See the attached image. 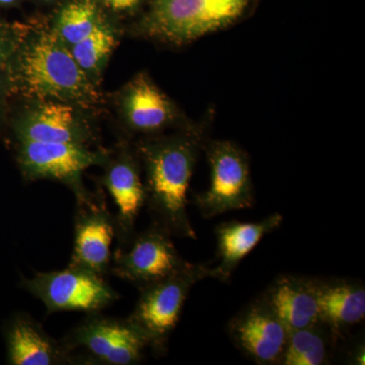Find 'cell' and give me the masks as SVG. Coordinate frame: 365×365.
I'll list each match as a JSON object with an SVG mask.
<instances>
[{"mask_svg": "<svg viewBox=\"0 0 365 365\" xmlns=\"http://www.w3.org/2000/svg\"><path fill=\"white\" fill-rule=\"evenodd\" d=\"M121 107L127 126L137 133L153 136L177 125L182 129L195 126L185 121L177 106L144 73L126 86Z\"/></svg>", "mask_w": 365, "mask_h": 365, "instance_id": "14", "label": "cell"}, {"mask_svg": "<svg viewBox=\"0 0 365 365\" xmlns=\"http://www.w3.org/2000/svg\"><path fill=\"white\" fill-rule=\"evenodd\" d=\"M210 165V185L194 197V203L204 218L249 208L254 203L253 182L247 153L227 140L204 143Z\"/></svg>", "mask_w": 365, "mask_h": 365, "instance_id": "6", "label": "cell"}, {"mask_svg": "<svg viewBox=\"0 0 365 365\" xmlns=\"http://www.w3.org/2000/svg\"><path fill=\"white\" fill-rule=\"evenodd\" d=\"M198 125L169 136H148L135 153L145 173V207L153 223L173 237L196 240L187 211L190 181L204 145Z\"/></svg>", "mask_w": 365, "mask_h": 365, "instance_id": "1", "label": "cell"}, {"mask_svg": "<svg viewBox=\"0 0 365 365\" xmlns=\"http://www.w3.org/2000/svg\"><path fill=\"white\" fill-rule=\"evenodd\" d=\"M206 278L215 279V269L204 264L190 263L179 272L139 289L136 306L127 319L157 356L167 352L170 335L192 287Z\"/></svg>", "mask_w": 365, "mask_h": 365, "instance_id": "4", "label": "cell"}, {"mask_svg": "<svg viewBox=\"0 0 365 365\" xmlns=\"http://www.w3.org/2000/svg\"><path fill=\"white\" fill-rule=\"evenodd\" d=\"M337 338L322 323L292 331L281 365H324L331 361Z\"/></svg>", "mask_w": 365, "mask_h": 365, "instance_id": "19", "label": "cell"}, {"mask_svg": "<svg viewBox=\"0 0 365 365\" xmlns=\"http://www.w3.org/2000/svg\"><path fill=\"white\" fill-rule=\"evenodd\" d=\"M6 86V76L2 74V71L0 69V105H1L2 100H4Z\"/></svg>", "mask_w": 365, "mask_h": 365, "instance_id": "24", "label": "cell"}, {"mask_svg": "<svg viewBox=\"0 0 365 365\" xmlns=\"http://www.w3.org/2000/svg\"><path fill=\"white\" fill-rule=\"evenodd\" d=\"M103 167L105 173L102 184L116 207V240L119 246H124L136 234L137 218L141 209L145 207V187L141 179L140 162L135 151L124 143L116 153H110Z\"/></svg>", "mask_w": 365, "mask_h": 365, "instance_id": "12", "label": "cell"}, {"mask_svg": "<svg viewBox=\"0 0 365 365\" xmlns=\"http://www.w3.org/2000/svg\"><path fill=\"white\" fill-rule=\"evenodd\" d=\"M103 20L96 0H71L59 9L51 29L69 48L88 37Z\"/></svg>", "mask_w": 365, "mask_h": 365, "instance_id": "20", "label": "cell"}, {"mask_svg": "<svg viewBox=\"0 0 365 365\" xmlns=\"http://www.w3.org/2000/svg\"><path fill=\"white\" fill-rule=\"evenodd\" d=\"M19 0H0V6H11L16 4Z\"/></svg>", "mask_w": 365, "mask_h": 365, "instance_id": "25", "label": "cell"}, {"mask_svg": "<svg viewBox=\"0 0 365 365\" xmlns=\"http://www.w3.org/2000/svg\"><path fill=\"white\" fill-rule=\"evenodd\" d=\"M73 364L134 365L148 345L127 319L88 314L61 340Z\"/></svg>", "mask_w": 365, "mask_h": 365, "instance_id": "5", "label": "cell"}, {"mask_svg": "<svg viewBox=\"0 0 365 365\" xmlns=\"http://www.w3.org/2000/svg\"><path fill=\"white\" fill-rule=\"evenodd\" d=\"M104 6L118 11H129L138 4L139 0H100Z\"/></svg>", "mask_w": 365, "mask_h": 365, "instance_id": "23", "label": "cell"}, {"mask_svg": "<svg viewBox=\"0 0 365 365\" xmlns=\"http://www.w3.org/2000/svg\"><path fill=\"white\" fill-rule=\"evenodd\" d=\"M21 285L45 304L47 314L100 313L120 297L105 277L72 265L63 270L36 273L21 280Z\"/></svg>", "mask_w": 365, "mask_h": 365, "instance_id": "7", "label": "cell"}, {"mask_svg": "<svg viewBox=\"0 0 365 365\" xmlns=\"http://www.w3.org/2000/svg\"><path fill=\"white\" fill-rule=\"evenodd\" d=\"M114 239V215L107 207L104 196L91 193L85 200L76 201L73 250L69 265L105 277L111 268Z\"/></svg>", "mask_w": 365, "mask_h": 365, "instance_id": "10", "label": "cell"}, {"mask_svg": "<svg viewBox=\"0 0 365 365\" xmlns=\"http://www.w3.org/2000/svg\"><path fill=\"white\" fill-rule=\"evenodd\" d=\"M261 297L288 332L319 322L314 278L281 275L274 279Z\"/></svg>", "mask_w": 365, "mask_h": 365, "instance_id": "17", "label": "cell"}, {"mask_svg": "<svg viewBox=\"0 0 365 365\" xmlns=\"http://www.w3.org/2000/svg\"><path fill=\"white\" fill-rule=\"evenodd\" d=\"M167 230L151 223L137 232L128 244L113 253L110 272L138 289L157 283L187 267Z\"/></svg>", "mask_w": 365, "mask_h": 365, "instance_id": "9", "label": "cell"}, {"mask_svg": "<svg viewBox=\"0 0 365 365\" xmlns=\"http://www.w3.org/2000/svg\"><path fill=\"white\" fill-rule=\"evenodd\" d=\"M18 33H14L9 26L0 24V69L9 64L13 58L18 45Z\"/></svg>", "mask_w": 365, "mask_h": 365, "instance_id": "22", "label": "cell"}, {"mask_svg": "<svg viewBox=\"0 0 365 365\" xmlns=\"http://www.w3.org/2000/svg\"><path fill=\"white\" fill-rule=\"evenodd\" d=\"M319 321L337 339L365 318V287L361 281L314 278Z\"/></svg>", "mask_w": 365, "mask_h": 365, "instance_id": "16", "label": "cell"}, {"mask_svg": "<svg viewBox=\"0 0 365 365\" xmlns=\"http://www.w3.org/2000/svg\"><path fill=\"white\" fill-rule=\"evenodd\" d=\"M76 106L55 100H38L14 124L19 141L86 144L95 133Z\"/></svg>", "mask_w": 365, "mask_h": 365, "instance_id": "13", "label": "cell"}, {"mask_svg": "<svg viewBox=\"0 0 365 365\" xmlns=\"http://www.w3.org/2000/svg\"><path fill=\"white\" fill-rule=\"evenodd\" d=\"M110 153L91 150L86 144L19 141L16 160L28 181L54 180L68 187L76 201H83L91 194L83 185V172L104 165Z\"/></svg>", "mask_w": 365, "mask_h": 365, "instance_id": "8", "label": "cell"}, {"mask_svg": "<svg viewBox=\"0 0 365 365\" xmlns=\"http://www.w3.org/2000/svg\"><path fill=\"white\" fill-rule=\"evenodd\" d=\"M250 0H153L140 29L143 35L185 45L234 25Z\"/></svg>", "mask_w": 365, "mask_h": 365, "instance_id": "3", "label": "cell"}, {"mask_svg": "<svg viewBox=\"0 0 365 365\" xmlns=\"http://www.w3.org/2000/svg\"><path fill=\"white\" fill-rule=\"evenodd\" d=\"M282 222V215L274 213L261 222L232 220L218 225L215 235L220 264L213 268L215 279L227 282L242 259L256 248L266 235L279 227Z\"/></svg>", "mask_w": 365, "mask_h": 365, "instance_id": "18", "label": "cell"}, {"mask_svg": "<svg viewBox=\"0 0 365 365\" xmlns=\"http://www.w3.org/2000/svg\"><path fill=\"white\" fill-rule=\"evenodd\" d=\"M19 36L11 62L14 81L38 100H55L81 108L100 101L95 83L79 68L71 50L52 29Z\"/></svg>", "mask_w": 365, "mask_h": 365, "instance_id": "2", "label": "cell"}, {"mask_svg": "<svg viewBox=\"0 0 365 365\" xmlns=\"http://www.w3.org/2000/svg\"><path fill=\"white\" fill-rule=\"evenodd\" d=\"M116 43L114 29L103 20L88 37L69 47V50L79 68L93 81L100 76Z\"/></svg>", "mask_w": 365, "mask_h": 365, "instance_id": "21", "label": "cell"}, {"mask_svg": "<svg viewBox=\"0 0 365 365\" xmlns=\"http://www.w3.org/2000/svg\"><path fill=\"white\" fill-rule=\"evenodd\" d=\"M7 364L11 365L73 364L62 341L54 339L28 313L14 314L4 326Z\"/></svg>", "mask_w": 365, "mask_h": 365, "instance_id": "15", "label": "cell"}, {"mask_svg": "<svg viewBox=\"0 0 365 365\" xmlns=\"http://www.w3.org/2000/svg\"><path fill=\"white\" fill-rule=\"evenodd\" d=\"M227 332L255 364L281 365L289 332L261 295L228 322Z\"/></svg>", "mask_w": 365, "mask_h": 365, "instance_id": "11", "label": "cell"}]
</instances>
